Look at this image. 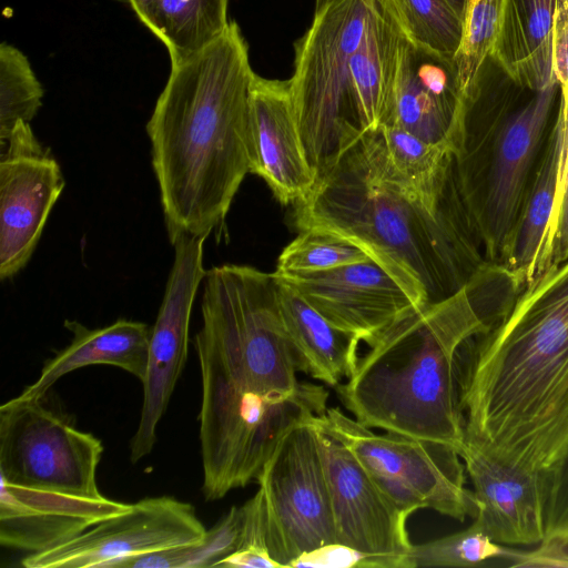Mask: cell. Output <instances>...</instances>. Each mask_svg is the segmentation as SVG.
Segmentation results:
<instances>
[{
    "instance_id": "9c48e42d",
    "label": "cell",
    "mask_w": 568,
    "mask_h": 568,
    "mask_svg": "<svg viewBox=\"0 0 568 568\" xmlns=\"http://www.w3.org/2000/svg\"><path fill=\"white\" fill-rule=\"evenodd\" d=\"M34 399H9L0 407V478L9 484L102 499L97 480L101 440L71 418Z\"/></svg>"
},
{
    "instance_id": "ac0fdd59",
    "label": "cell",
    "mask_w": 568,
    "mask_h": 568,
    "mask_svg": "<svg viewBox=\"0 0 568 568\" xmlns=\"http://www.w3.org/2000/svg\"><path fill=\"white\" fill-rule=\"evenodd\" d=\"M458 454L479 505L475 518L490 538L506 546L539 545L545 539L539 476L499 462L465 442Z\"/></svg>"
},
{
    "instance_id": "f546056e",
    "label": "cell",
    "mask_w": 568,
    "mask_h": 568,
    "mask_svg": "<svg viewBox=\"0 0 568 568\" xmlns=\"http://www.w3.org/2000/svg\"><path fill=\"white\" fill-rule=\"evenodd\" d=\"M397 3L414 41L455 58L464 21L446 0H397Z\"/></svg>"
},
{
    "instance_id": "52a82bcc",
    "label": "cell",
    "mask_w": 568,
    "mask_h": 568,
    "mask_svg": "<svg viewBox=\"0 0 568 568\" xmlns=\"http://www.w3.org/2000/svg\"><path fill=\"white\" fill-rule=\"evenodd\" d=\"M201 316L194 347L202 408L256 394H288L301 386L274 272L239 264L211 267L203 281Z\"/></svg>"
},
{
    "instance_id": "7402d4cb",
    "label": "cell",
    "mask_w": 568,
    "mask_h": 568,
    "mask_svg": "<svg viewBox=\"0 0 568 568\" xmlns=\"http://www.w3.org/2000/svg\"><path fill=\"white\" fill-rule=\"evenodd\" d=\"M557 0H503L489 55L518 84L539 90L556 82L552 24Z\"/></svg>"
},
{
    "instance_id": "1f68e13d",
    "label": "cell",
    "mask_w": 568,
    "mask_h": 568,
    "mask_svg": "<svg viewBox=\"0 0 568 568\" xmlns=\"http://www.w3.org/2000/svg\"><path fill=\"white\" fill-rule=\"evenodd\" d=\"M242 527L236 550L215 567L223 568H282L268 550L264 500L260 489L243 506Z\"/></svg>"
},
{
    "instance_id": "d4e9b609",
    "label": "cell",
    "mask_w": 568,
    "mask_h": 568,
    "mask_svg": "<svg viewBox=\"0 0 568 568\" xmlns=\"http://www.w3.org/2000/svg\"><path fill=\"white\" fill-rule=\"evenodd\" d=\"M387 162L400 184L430 203L456 191L454 152L389 125L378 128Z\"/></svg>"
},
{
    "instance_id": "8fae6325",
    "label": "cell",
    "mask_w": 568,
    "mask_h": 568,
    "mask_svg": "<svg viewBox=\"0 0 568 568\" xmlns=\"http://www.w3.org/2000/svg\"><path fill=\"white\" fill-rule=\"evenodd\" d=\"M206 239L181 234L171 242L174 258L154 325L151 327L148 368L142 382V409L130 445L132 463L152 452L158 425L185 366L192 308L207 272L203 266Z\"/></svg>"
},
{
    "instance_id": "e0dca14e",
    "label": "cell",
    "mask_w": 568,
    "mask_h": 568,
    "mask_svg": "<svg viewBox=\"0 0 568 568\" xmlns=\"http://www.w3.org/2000/svg\"><path fill=\"white\" fill-rule=\"evenodd\" d=\"M250 173L258 175L283 205L295 204L313 189L316 174L303 148L288 80L254 74L250 92Z\"/></svg>"
},
{
    "instance_id": "8d00e7d4",
    "label": "cell",
    "mask_w": 568,
    "mask_h": 568,
    "mask_svg": "<svg viewBox=\"0 0 568 568\" xmlns=\"http://www.w3.org/2000/svg\"><path fill=\"white\" fill-rule=\"evenodd\" d=\"M508 566L568 568V545L557 540L541 541L539 547L531 551L519 550Z\"/></svg>"
},
{
    "instance_id": "277c9868",
    "label": "cell",
    "mask_w": 568,
    "mask_h": 568,
    "mask_svg": "<svg viewBox=\"0 0 568 568\" xmlns=\"http://www.w3.org/2000/svg\"><path fill=\"white\" fill-rule=\"evenodd\" d=\"M507 274L485 263L456 293L407 313L371 341L352 375L337 387L353 417L371 428L458 452L465 442L459 355L513 303L516 294L496 298L493 293Z\"/></svg>"
},
{
    "instance_id": "7c38bea8",
    "label": "cell",
    "mask_w": 568,
    "mask_h": 568,
    "mask_svg": "<svg viewBox=\"0 0 568 568\" xmlns=\"http://www.w3.org/2000/svg\"><path fill=\"white\" fill-rule=\"evenodd\" d=\"M205 534L190 503L148 497L58 546L29 554L21 564L26 568H115L128 557L197 544Z\"/></svg>"
},
{
    "instance_id": "8992f818",
    "label": "cell",
    "mask_w": 568,
    "mask_h": 568,
    "mask_svg": "<svg viewBox=\"0 0 568 568\" xmlns=\"http://www.w3.org/2000/svg\"><path fill=\"white\" fill-rule=\"evenodd\" d=\"M559 95L558 83H516L490 55L464 91L454 164L458 192L490 264L504 266L532 168Z\"/></svg>"
},
{
    "instance_id": "f1b7e54d",
    "label": "cell",
    "mask_w": 568,
    "mask_h": 568,
    "mask_svg": "<svg viewBox=\"0 0 568 568\" xmlns=\"http://www.w3.org/2000/svg\"><path fill=\"white\" fill-rule=\"evenodd\" d=\"M369 258L364 250L339 235L306 229L283 248L275 273L322 272Z\"/></svg>"
},
{
    "instance_id": "30bf717a",
    "label": "cell",
    "mask_w": 568,
    "mask_h": 568,
    "mask_svg": "<svg viewBox=\"0 0 568 568\" xmlns=\"http://www.w3.org/2000/svg\"><path fill=\"white\" fill-rule=\"evenodd\" d=\"M312 419L283 435L256 480L264 500L268 550L282 568H290L303 552L336 541Z\"/></svg>"
},
{
    "instance_id": "4fadbf2b",
    "label": "cell",
    "mask_w": 568,
    "mask_h": 568,
    "mask_svg": "<svg viewBox=\"0 0 568 568\" xmlns=\"http://www.w3.org/2000/svg\"><path fill=\"white\" fill-rule=\"evenodd\" d=\"M65 182L55 158L20 122L1 145L0 280L13 278L29 263Z\"/></svg>"
},
{
    "instance_id": "7a4b0ae2",
    "label": "cell",
    "mask_w": 568,
    "mask_h": 568,
    "mask_svg": "<svg viewBox=\"0 0 568 568\" xmlns=\"http://www.w3.org/2000/svg\"><path fill=\"white\" fill-rule=\"evenodd\" d=\"M255 72L236 21L171 64L146 123L170 242L209 237L224 225L247 173L250 92Z\"/></svg>"
},
{
    "instance_id": "44dd1931",
    "label": "cell",
    "mask_w": 568,
    "mask_h": 568,
    "mask_svg": "<svg viewBox=\"0 0 568 568\" xmlns=\"http://www.w3.org/2000/svg\"><path fill=\"white\" fill-rule=\"evenodd\" d=\"M523 206L511 254L505 265L520 288L541 272L559 182L568 158V114L558 106Z\"/></svg>"
},
{
    "instance_id": "f35d334b",
    "label": "cell",
    "mask_w": 568,
    "mask_h": 568,
    "mask_svg": "<svg viewBox=\"0 0 568 568\" xmlns=\"http://www.w3.org/2000/svg\"><path fill=\"white\" fill-rule=\"evenodd\" d=\"M334 0H315V11L322 9L323 7H325L327 3L332 2Z\"/></svg>"
},
{
    "instance_id": "e575fe53",
    "label": "cell",
    "mask_w": 568,
    "mask_h": 568,
    "mask_svg": "<svg viewBox=\"0 0 568 568\" xmlns=\"http://www.w3.org/2000/svg\"><path fill=\"white\" fill-rule=\"evenodd\" d=\"M545 539L568 545V459L545 498Z\"/></svg>"
},
{
    "instance_id": "d590c367",
    "label": "cell",
    "mask_w": 568,
    "mask_h": 568,
    "mask_svg": "<svg viewBox=\"0 0 568 568\" xmlns=\"http://www.w3.org/2000/svg\"><path fill=\"white\" fill-rule=\"evenodd\" d=\"M552 72L559 105L568 110V0H557L552 24Z\"/></svg>"
},
{
    "instance_id": "3957f363",
    "label": "cell",
    "mask_w": 568,
    "mask_h": 568,
    "mask_svg": "<svg viewBox=\"0 0 568 568\" xmlns=\"http://www.w3.org/2000/svg\"><path fill=\"white\" fill-rule=\"evenodd\" d=\"M297 229L359 246L422 305L460 290L484 264L458 189L430 203L399 183L379 130L351 143L294 204Z\"/></svg>"
},
{
    "instance_id": "cb8c5ba5",
    "label": "cell",
    "mask_w": 568,
    "mask_h": 568,
    "mask_svg": "<svg viewBox=\"0 0 568 568\" xmlns=\"http://www.w3.org/2000/svg\"><path fill=\"white\" fill-rule=\"evenodd\" d=\"M165 47L171 64L195 54L227 27L229 0H126Z\"/></svg>"
},
{
    "instance_id": "836d02e7",
    "label": "cell",
    "mask_w": 568,
    "mask_h": 568,
    "mask_svg": "<svg viewBox=\"0 0 568 568\" xmlns=\"http://www.w3.org/2000/svg\"><path fill=\"white\" fill-rule=\"evenodd\" d=\"M568 260V158L561 173L558 195L551 217L541 273L555 264Z\"/></svg>"
},
{
    "instance_id": "603a6c76",
    "label": "cell",
    "mask_w": 568,
    "mask_h": 568,
    "mask_svg": "<svg viewBox=\"0 0 568 568\" xmlns=\"http://www.w3.org/2000/svg\"><path fill=\"white\" fill-rule=\"evenodd\" d=\"M276 278L280 310L300 372L328 386L339 385L356 367L361 341L332 325L293 287Z\"/></svg>"
},
{
    "instance_id": "9a60e30c",
    "label": "cell",
    "mask_w": 568,
    "mask_h": 568,
    "mask_svg": "<svg viewBox=\"0 0 568 568\" xmlns=\"http://www.w3.org/2000/svg\"><path fill=\"white\" fill-rule=\"evenodd\" d=\"M274 274L332 325L366 344L422 307L372 258L322 272Z\"/></svg>"
},
{
    "instance_id": "484cf974",
    "label": "cell",
    "mask_w": 568,
    "mask_h": 568,
    "mask_svg": "<svg viewBox=\"0 0 568 568\" xmlns=\"http://www.w3.org/2000/svg\"><path fill=\"white\" fill-rule=\"evenodd\" d=\"M518 551L493 540L481 523L474 518V523L462 531L412 545L406 562L407 568L478 567L496 559L509 564Z\"/></svg>"
},
{
    "instance_id": "4dcf8cb0",
    "label": "cell",
    "mask_w": 568,
    "mask_h": 568,
    "mask_svg": "<svg viewBox=\"0 0 568 568\" xmlns=\"http://www.w3.org/2000/svg\"><path fill=\"white\" fill-rule=\"evenodd\" d=\"M503 0H468L460 47L455 54L463 91L489 55L497 32Z\"/></svg>"
},
{
    "instance_id": "74e56055",
    "label": "cell",
    "mask_w": 568,
    "mask_h": 568,
    "mask_svg": "<svg viewBox=\"0 0 568 568\" xmlns=\"http://www.w3.org/2000/svg\"><path fill=\"white\" fill-rule=\"evenodd\" d=\"M456 13L463 19L465 17L468 0H446Z\"/></svg>"
},
{
    "instance_id": "5b68a950",
    "label": "cell",
    "mask_w": 568,
    "mask_h": 568,
    "mask_svg": "<svg viewBox=\"0 0 568 568\" xmlns=\"http://www.w3.org/2000/svg\"><path fill=\"white\" fill-rule=\"evenodd\" d=\"M397 0H334L294 43L288 79L306 159L320 175L388 113L410 40Z\"/></svg>"
},
{
    "instance_id": "6da1fadb",
    "label": "cell",
    "mask_w": 568,
    "mask_h": 568,
    "mask_svg": "<svg viewBox=\"0 0 568 568\" xmlns=\"http://www.w3.org/2000/svg\"><path fill=\"white\" fill-rule=\"evenodd\" d=\"M464 351L465 443L537 474L545 506L568 459V260L526 284Z\"/></svg>"
},
{
    "instance_id": "d6a6232c",
    "label": "cell",
    "mask_w": 568,
    "mask_h": 568,
    "mask_svg": "<svg viewBox=\"0 0 568 568\" xmlns=\"http://www.w3.org/2000/svg\"><path fill=\"white\" fill-rule=\"evenodd\" d=\"M407 568L406 557L369 554L329 542L296 557L290 568Z\"/></svg>"
},
{
    "instance_id": "5bb4252c",
    "label": "cell",
    "mask_w": 568,
    "mask_h": 568,
    "mask_svg": "<svg viewBox=\"0 0 568 568\" xmlns=\"http://www.w3.org/2000/svg\"><path fill=\"white\" fill-rule=\"evenodd\" d=\"M321 416L312 419V426L326 476L336 542L369 554L406 557L413 545L406 529L409 516L381 490Z\"/></svg>"
},
{
    "instance_id": "ba28073f",
    "label": "cell",
    "mask_w": 568,
    "mask_h": 568,
    "mask_svg": "<svg viewBox=\"0 0 568 568\" xmlns=\"http://www.w3.org/2000/svg\"><path fill=\"white\" fill-rule=\"evenodd\" d=\"M321 418L408 516L418 509H432L459 521L477 516L478 501L465 486V465L454 447L396 433H375L337 407H327Z\"/></svg>"
},
{
    "instance_id": "ffe728a7",
    "label": "cell",
    "mask_w": 568,
    "mask_h": 568,
    "mask_svg": "<svg viewBox=\"0 0 568 568\" xmlns=\"http://www.w3.org/2000/svg\"><path fill=\"white\" fill-rule=\"evenodd\" d=\"M64 327L72 334L71 343L45 363L38 379L17 398L42 397L59 378L90 365L115 366L143 382L151 335L145 323L120 318L104 327L89 328L78 321L67 320Z\"/></svg>"
},
{
    "instance_id": "83f0119b",
    "label": "cell",
    "mask_w": 568,
    "mask_h": 568,
    "mask_svg": "<svg viewBox=\"0 0 568 568\" xmlns=\"http://www.w3.org/2000/svg\"><path fill=\"white\" fill-rule=\"evenodd\" d=\"M44 89L28 57L17 47L0 44V146L14 126L30 123L42 105Z\"/></svg>"
},
{
    "instance_id": "4316f807",
    "label": "cell",
    "mask_w": 568,
    "mask_h": 568,
    "mask_svg": "<svg viewBox=\"0 0 568 568\" xmlns=\"http://www.w3.org/2000/svg\"><path fill=\"white\" fill-rule=\"evenodd\" d=\"M242 527L241 507L233 506L206 534L202 541L128 557L116 568H202L215 567L239 546Z\"/></svg>"
},
{
    "instance_id": "d6986e66",
    "label": "cell",
    "mask_w": 568,
    "mask_h": 568,
    "mask_svg": "<svg viewBox=\"0 0 568 568\" xmlns=\"http://www.w3.org/2000/svg\"><path fill=\"white\" fill-rule=\"evenodd\" d=\"M130 505L106 497L87 499L27 488L1 479L0 544L30 554L41 552L126 510Z\"/></svg>"
},
{
    "instance_id": "2e32d148",
    "label": "cell",
    "mask_w": 568,
    "mask_h": 568,
    "mask_svg": "<svg viewBox=\"0 0 568 568\" xmlns=\"http://www.w3.org/2000/svg\"><path fill=\"white\" fill-rule=\"evenodd\" d=\"M463 89L454 57L410 39L400 57L384 123L455 151Z\"/></svg>"
}]
</instances>
